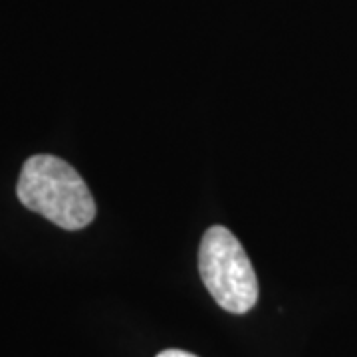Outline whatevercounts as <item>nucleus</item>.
Instances as JSON below:
<instances>
[{"mask_svg": "<svg viewBox=\"0 0 357 357\" xmlns=\"http://www.w3.org/2000/svg\"><path fill=\"white\" fill-rule=\"evenodd\" d=\"M16 195L26 208L64 230H82L96 218V201L74 167L54 155H34L20 171Z\"/></svg>", "mask_w": 357, "mask_h": 357, "instance_id": "1", "label": "nucleus"}, {"mask_svg": "<svg viewBox=\"0 0 357 357\" xmlns=\"http://www.w3.org/2000/svg\"><path fill=\"white\" fill-rule=\"evenodd\" d=\"M204 288L230 314H246L258 302V278L241 241L225 227H211L199 246Z\"/></svg>", "mask_w": 357, "mask_h": 357, "instance_id": "2", "label": "nucleus"}, {"mask_svg": "<svg viewBox=\"0 0 357 357\" xmlns=\"http://www.w3.org/2000/svg\"><path fill=\"white\" fill-rule=\"evenodd\" d=\"M157 357H199L191 354V351H183V349H165L161 351Z\"/></svg>", "mask_w": 357, "mask_h": 357, "instance_id": "3", "label": "nucleus"}]
</instances>
